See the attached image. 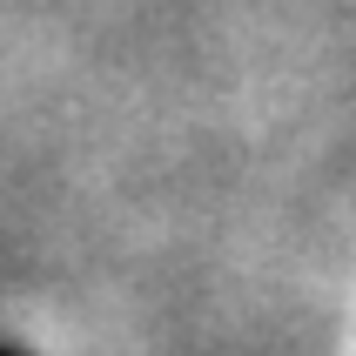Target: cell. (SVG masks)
Listing matches in <instances>:
<instances>
[{
  "label": "cell",
  "instance_id": "obj_1",
  "mask_svg": "<svg viewBox=\"0 0 356 356\" xmlns=\"http://www.w3.org/2000/svg\"><path fill=\"white\" fill-rule=\"evenodd\" d=\"M0 356H14V350H0Z\"/></svg>",
  "mask_w": 356,
  "mask_h": 356
}]
</instances>
